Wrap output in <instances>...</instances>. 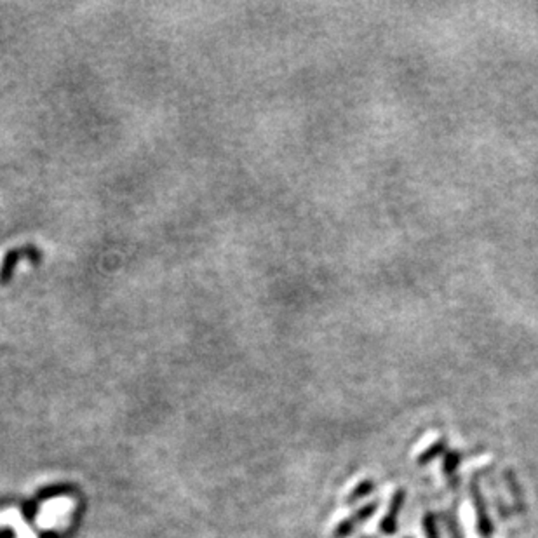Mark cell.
Listing matches in <instances>:
<instances>
[{
	"label": "cell",
	"instance_id": "obj_1",
	"mask_svg": "<svg viewBox=\"0 0 538 538\" xmlns=\"http://www.w3.org/2000/svg\"><path fill=\"white\" fill-rule=\"evenodd\" d=\"M468 495H470L472 507L475 512V528H478V535L481 538H492L495 533V525L492 521L488 507V499L482 493L481 485H479V474H474L468 481Z\"/></svg>",
	"mask_w": 538,
	"mask_h": 538
},
{
	"label": "cell",
	"instance_id": "obj_2",
	"mask_svg": "<svg viewBox=\"0 0 538 538\" xmlns=\"http://www.w3.org/2000/svg\"><path fill=\"white\" fill-rule=\"evenodd\" d=\"M20 258H27V260H30L34 265H39V263L42 262V252L39 251V248L32 246V244L7 251V255L4 256L2 267H0V284H2V286H6V284L11 283V279H13V274H14V270H16V265H18V262H20Z\"/></svg>",
	"mask_w": 538,
	"mask_h": 538
},
{
	"label": "cell",
	"instance_id": "obj_3",
	"mask_svg": "<svg viewBox=\"0 0 538 538\" xmlns=\"http://www.w3.org/2000/svg\"><path fill=\"white\" fill-rule=\"evenodd\" d=\"M378 507H380L378 500H371V502L361 505L356 512H352L349 518H345L343 521H340L338 525H336L335 532H333V538H347L352 535L359 525H362V523L368 521L371 515H375V512L378 511Z\"/></svg>",
	"mask_w": 538,
	"mask_h": 538
},
{
	"label": "cell",
	"instance_id": "obj_4",
	"mask_svg": "<svg viewBox=\"0 0 538 538\" xmlns=\"http://www.w3.org/2000/svg\"><path fill=\"white\" fill-rule=\"evenodd\" d=\"M406 504V489L402 486H399L397 489L392 493L389 500V507H387L385 515L380 521L378 530L382 535L392 537L397 533V526H399V514H401L402 507Z\"/></svg>",
	"mask_w": 538,
	"mask_h": 538
},
{
	"label": "cell",
	"instance_id": "obj_5",
	"mask_svg": "<svg viewBox=\"0 0 538 538\" xmlns=\"http://www.w3.org/2000/svg\"><path fill=\"white\" fill-rule=\"evenodd\" d=\"M463 462V453L459 451V449H448L444 455L441 456V470L442 475L448 479V486L449 489H456L460 486V478L459 468Z\"/></svg>",
	"mask_w": 538,
	"mask_h": 538
},
{
	"label": "cell",
	"instance_id": "obj_6",
	"mask_svg": "<svg viewBox=\"0 0 538 538\" xmlns=\"http://www.w3.org/2000/svg\"><path fill=\"white\" fill-rule=\"evenodd\" d=\"M502 479L504 485L507 488L508 495L512 499V511L518 512V514H526V497H525V489H523L521 482H519L518 475L512 468H505L502 472Z\"/></svg>",
	"mask_w": 538,
	"mask_h": 538
},
{
	"label": "cell",
	"instance_id": "obj_7",
	"mask_svg": "<svg viewBox=\"0 0 538 538\" xmlns=\"http://www.w3.org/2000/svg\"><path fill=\"white\" fill-rule=\"evenodd\" d=\"M448 437H439L437 441L432 442L430 446H427L425 449H423L422 453L418 455V459H416V463L418 466H427V463L434 462L435 459H441L442 455H444L446 451H448Z\"/></svg>",
	"mask_w": 538,
	"mask_h": 538
},
{
	"label": "cell",
	"instance_id": "obj_8",
	"mask_svg": "<svg viewBox=\"0 0 538 538\" xmlns=\"http://www.w3.org/2000/svg\"><path fill=\"white\" fill-rule=\"evenodd\" d=\"M376 489V481L371 478H366V479H361V481L357 482L356 486H354L352 489H350L349 495L345 497V504L347 505H354L357 502H361L362 499H366V497L371 495L373 492Z\"/></svg>",
	"mask_w": 538,
	"mask_h": 538
},
{
	"label": "cell",
	"instance_id": "obj_9",
	"mask_svg": "<svg viewBox=\"0 0 538 538\" xmlns=\"http://www.w3.org/2000/svg\"><path fill=\"white\" fill-rule=\"evenodd\" d=\"M441 518H442V523H444L446 533H448L449 538H466L462 532V525H460L456 504H453L448 511L442 512Z\"/></svg>",
	"mask_w": 538,
	"mask_h": 538
},
{
	"label": "cell",
	"instance_id": "obj_10",
	"mask_svg": "<svg viewBox=\"0 0 538 538\" xmlns=\"http://www.w3.org/2000/svg\"><path fill=\"white\" fill-rule=\"evenodd\" d=\"M422 528L425 538H441L439 533V525H437V515L434 512H425L422 518Z\"/></svg>",
	"mask_w": 538,
	"mask_h": 538
},
{
	"label": "cell",
	"instance_id": "obj_11",
	"mask_svg": "<svg viewBox=\"0 0 538 538\" xmlns=\"http://www.w3.org/2000/svg\"><path fill=\"white\" fill-rule=\"evenodd\" d=\"M361 538H373V537H361Z\"/></svg>",
	"mask_w": 538,
	"mask_h": 538
},
{
	"label": "cell",
	"instance_id": "obj_12",
	"mask_svg": "<svg viewBox=\"0 0 538 538\" xmlns=\"http://www.w3.org/2000/svg\"><path fill=\"white\" fill-rule=\"evenodd\" d=\"M406 538H411V537H406Z\"/></svg>",
	"mask_w": 538,
	"mask_h": 538
}]
</instances>
